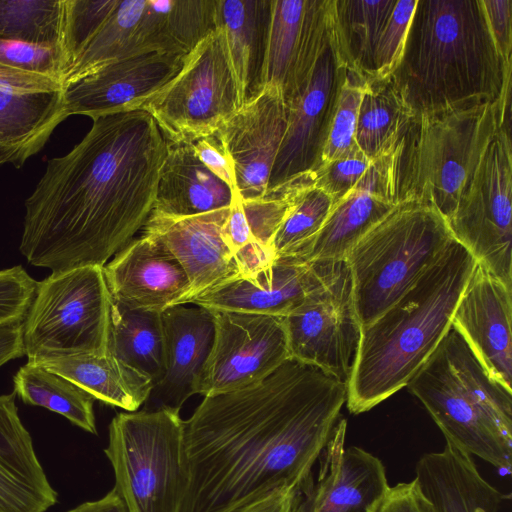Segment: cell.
<instances>
[{"mask_svg":"<svg viewBox=\"0 0 512 512\" xmlns=\"http://www.w3.org/2000/svg\"><path fill=\"white\" fill-rule=\"evenodd\" d=\"M347 68L333 25L329 41L306 83L286 103V131L268 189L297 175L315 171L320 166Z\"/></svg>","mask_w":512,"mask_h":512,"instance_id":"5bb4252c","label":"cell"},{"mask_svg":"<svg viewBox=\"0 0 512 512\" xmlns=\"http://www.w3.org/2000/svg\"><path fill=\"white\" fill-rule=\"evenodd\" d=\"M333 29V0H271L262 87L289 102L306 83Z\"/></svg>","mask_w":512,"mask_h":512,"instance_id":"9a60e30c","label":"cell"},{"mask_svg":"<svg viewBox=\"0 0 512 512\" xmlns=\"http://www.w3.org/2000/svg\"><path fill=\"white\" fill-rule=\"evenodd\" d=\"M175 305L161 312L164 333V374L145 402L146 410L180 411L199 394L215 335L213 311L202 306Z\"/></svg>","mask_w":512,"mask_h":512,"instance_id":"cb8c5ba5","label":"cell"},{"mask_svg":"<svg viewBox=\"0 0 512 512\" xmlns=\"http://www.w3.org/2000/svg\"><path fill=\"white\" fill-rule=\"evenodd\" d=\"M447 223L477 263L512 286V140L499 127Z\"/></svg>","mask_w":512,"mask_h":512,"instance_id":"30bf717a","label":"cell"},{"mask_svg":"<svg viewBox=\"0 0 512 512\" xmlns=\"http://www.w3.org/2000/svg\"><path fill=\"white\" fill-rule=\"evenodd\" d=\"M476 263L453 239L412 288L362 327L347 384L346 403L351 413L368 411L406 387L451 327Z\"/></svg>","mask_w":512,"mask_h":512,"instance_id":"277c9868","label":"cell"},{"mask_svg":"<svg viewBox=\"0 0 512 512\" xmlns=\"http://www.w3.org/2000/svg\"><path fill=\"white\" fill-rule=\"evenodd\" d=\"M152 52L109 63L64 86L67 117L100 116L140 110L180 71L183 58Z\"/></svg>","mask_w":512,"mask_h":512,"instance_id":"d6986e66","label":"cell"},{"mask_svg":"<svg viewBox=\"0 0 512 512\" xmlns=\"http://www.w3.org/2000/svg\"><path fill=\"white\" fill-rule=\"evenodd\" d=\"M346 398L347 384L293 358L255 385L205 396L184 421L180 512H236L280 488L302 493Z\"/></svg>","mask_w":512,"mask_h":512,"instance_id":"6da1fadb","label":"cell"},{"mask_svg":"<svg viewBox=\"0 0 512 512\" xmlns=\"http://www.w3.org/2000/svg\"><path fill=\"white\" fill-rule=\"evenodd\" d=\"M67 512H128L116 490L113 488L104 497L84 502Z\"/></svg>","mask_w":512,"mask_h":512,"instance_id":"681fc988","label":"cell"},{"mask_svg":"<svg viewBox=\"0 0 512 512\" xmlns=\"http://www.w3.org/2000/svg\"><path fill=\"white\" fill-rule=\"evenodd\" d=\"M212 311L214 343L199 394L205 397L255 385L290 358L284 317Z\"/></svg>","mask_w":512,"mask_h":512,"instance_id":"4fadbf2b","label":"cell"},{"mask_svg":"<svg viewBox=\"0 0 512 512\" xmlns=\"http://www.w3.org/2000/svg\"><path fill=\"white\" fill-rule=\"evenodd\" d=\"M375 160V159H374ZM359 148L326 164L314 172L315 184L339 201L362 179L373 163Z\"/></svg>","mask_w":512,"mask_h":512,"instance_id":"b9f144b4","label":"cell"},{"mask_svg":"<svg viewBox=\"0 0 512 512\" xmlns=\"http://www.w3.org/2000/svg\"><path fill=\"white\" fill-rule=\"evenodd\" d=\"M334 203L332 196L315 183L305 189L273 238L274 257L302 258L321 230Z\"/></svg>","mask_w":512,"mask_h":512,"instance_id":"8d00e7d4","label":"cell"},{"mask_svg":"<svg viewBox=\"0 0 512 512\" xmlns=\"http://www.w3.org/2000/svg\"><path fill=\"white\" fill-rule=\"evenodd\" d=\"M377 512H434L417 482L398 483L389 488Z\"/></svg>","mask_w":512,"mask_h":512,"instance_id":"bcb514c9","label":"cell"},{"mask_svg":"<svg viewBox=\"0 0 512 512\" xmlns=\"http://www.w3.org/2000/svg\"><path fill=\"white\" fill-rule=\"evenodd\" d=\"M271 0H216L217 26L223 28L240 107L262 89V68Z\"/></svg>","mask_w":512,"mask_h":512,"instance_id":"f1b7e54d","label":"cell"},{"mask_svg":"<svg viewBox=\"0 0 512 512\" xmlns=\"http://www.w3.org/2000/svg\"><path fill=\"white\" fill-rule=\"evenodd\" d=\"M146 11L147 0H118L113 11L63 76V85L109 63L156 52Z\"/></svg>","mask_w":512,"mask_h":512,"instance_id":"4dcf8cb0","label":"cell"},{"mask_svg":"<svg viewBox=\"0 0 512 512\" xmlns=\"http://www.w3.org/2000/svg\"><path fill=\"white\" fill-rule=\"evenodd\" d=\"M498 127L496 104L413 119L400 139L399 202H427L448 222Z\"/></svg>","mask_w":512,"mask_h":512,"instance_id":"8992f818","label":"cell"},{"mask_svg":"<svg viewBox=\"0 0 512 512\" xmlns=\"http://www.w3.org/2000/svg\"><path fill=\"white\" fill-rule=\"evenodd\" d=\"M37 364L66 378L94 399L127 412L137 411L153 388L147 376L108 352L60 357Z\"/></svg>","mask_w":512,"mask_h":512,"instance_id":"f546056e","label":"cell"},{"mask_svg":"<svg viewBox=\"0 0 512 512\" xmlns=\"http://www.w3.org/2000/svg\"><path fill=\"white\" fill-rule=\"evenodd\" d=\"M117 2L118 0H64L61 40L65 68L63 76L113 11Z\"/></svg>","mask_w":512,"mask_h":512,"instance_id":"f35d334b","label":"cell"},{"mask_svg":"<svg viewBox=\"0 0 512 512\" xmlns=\"http://www.w3.org/2000/svg\"><path fill=\"white\" fill-rule=\"evenodd\" d=\"M16 394L0 395V512H46L57 503L18 414Z\"/></svg>","mask_w":512,"mask_h":512,"instance_id":"484cf974","label":"cell"},{"mask_svg":"<svg viewBox=\"0 0 512 512\" xmlns=\"http://www.w3.org/2000/svg\"><path fill=\"white\" fill-rule=\"evenodd\" d=\"M367 84L365 79L347 68L322 152L320 166L358 149L356 143L357 120Z\"/></svg>","mask_w":512,"mask_h":512,"instance_id":"74e56055","label":"cell"},{"mask_svg":"<svg viewBox=\"0 0 512 512\" xmlns=\"http://www.w3.org/2000/svg\"><path fill=\"white\" fill-rule=\"evenodd\" d=\"M412 120L386 80L369 82L359 108L357 146L374 160L397 143Z\"/></svg>","mask_w":512,"mask_h":512,"instance_id":"e575fe53","label":"cell"},{"mask_svg":"<svg viewBox=\"0 0 512 512\" xmlns=\"http://www.w3.org/2000/svg\"><path fill=\"white\" fill-rule=\"evenodd\" d=\"M13 392L24 403L58 413L83 430L97 434L95 399L66 378L27 362L13 377Z\"/></svg>","mask_w":512,"mask_h":512,"instance_id":"836d02e7","label":"cell"},{"mask_svg":"<svg viewBox=\"0 0 512 512\" xmlns=\"http://www.w3.org/2000/svg\"><path fill=\"white\" fill-rule=\"evenodd\" d=\"M36 284L21 265L0 270V324L23 321Z\"/></svg>","mask_w":512,"mask_h":512,"instance_id":"7bdbcfd3","label":"cell"},{"mask_svg":"<svg viewBox=\"0 0 512 512\" xmlns=\"http://www.w3.org/2000/svg\"><path fill=\"white\" fill-rule=\"evenodd\" d=\"M233 194L197 157L192 143L167 141L152 212L187 217L228 208Z\"/></svg>","mask_w":512,"mask_h":512,"instance_id":"83f0119b","label":"cell"},{"mask_svg":"<svg viewBox=\"0 0 512 512\" xmlns=\"http://www.w3.org/2000/svg\"><path fill=\"white\" fill-rule=\"evenodd\" d=\"M24 356L22 321L0 324V367L10 360Z\"/></svg>","mask_w":512,"mask_h":512,"instance_id":"7dc6e473","label":"cell"},{"mask_svg":"<svg viewBox=\"0 0 512 512\" xmlns=\"http://www.w3.org/2000/svg\"><path fill=\"white\" fill-rule=\"evenodd\" d=\"M397 0H333V25L347 67L375 80V54Z\"/></svg>","mask_w":512,"mask_h":512,"instance_id":"1f68e13d","label":"cell"},{"mask_svg":"<svg viewBox=\"0 0 512 512\" xmlns=\"http://www.w3.org/2000/svg\"><path fill=\"white\" fill-rule=\"evenodd\" d=\"M446 443L510 471L512 425L490 411L458 378L440 344L406 385Z\"/></svg>","mask_w":512,"mask_h":512,"instance_id":"7c38bea8","label":"cell"},{"mask_svg":"<svg viewBox=\"0 0 512 512\" xmlns=\"http://www.w3.org/2000/svg\"><path fill=\"white\" fill-rule=\"evenodd\" d=\"M322 262L275 258L267 267L201 293L187 304L210 310L285 317L318 284Z\"/></svg>","mask_w":512,"mask_h":512,"instance_id":"d4e9b609","label":"cell"},{"mask_svg":"<svg viewBox=\"0 0 512 512\" xmlns=\"http://www.w3.org/2000/svg\"><path fill=\"white\" fill-rule=\"evenodd\" d=\"M66 118L61 79L0 65V166L22 167Z\"/></svg>","mask_w":512,"mask_h":512,"instance_id":"e0dca14e","label":"cell"},{"mask_svg":"<svg viewBox=\"0 0 512 512\" xmlns=\"http://www.w3.org/2000/svg\"><path fill=\"white\" fill-rule=\"evenodd\" d=\"M104 453L128 512H180L188 474L179 411L118 413L109 425Z\"/></svg>","mask_w":512,"mask_h":512,"instance_id":"52a82bcc","label":"cell"},{"mask_svg":"<svg viewBox=\"0 0 512 512\" xmlns=\"http://www.w3.org/2000/svg\"><path fill=\"white\" fill-rule=\"evenodd\" d=\"M239 108L225 32L217 26L140 110L152 116L167 141L194 143L215 134Z\"/></svg>","mask_w":512,"mask_h":512,"instance_id":"9c48e42d","label":"cell"},{"mask_svg":"<svg viewBox=\"0 0 512 512\" xmlns=\"http://www.w3.org/2000/svg\"><path fill=\"white\" fill-rule=\"evenodd\" d=\"M199 160L232 191L238 194L233 163L216 133L192 143Z\"/></svg>","mask_w":512,"mask_h":512,"instance_id":"ee69618b","label":"cell"},{"mask_svg":"<svg viewBox=\"0 0 512 512\" xmlns=\"http://www.w3.org/2000/svg\"><path fill=\"white\" fill-rule=\"evenodd\" d=\"M111 300L130 309L163 312L185 304L190 294L188 277L169 250L142 233L103 267Z\"/></svg>","mask_w":512,"mask_h":512,"instance_id":"7402d4cb","label":"cell"},{"mask_svg":"<svg viewBox=\"0 0 512 512\" xmlns=\"http://www.w3.org/2000/svg\"><path fill=\"white\" fill-rule=\"evenodd\" d=\"M290 358L348 384L362 326L347 260L323 261L318 284L284 317Z\"/></svg>","mask_w":512,"mask_h":512,"instance_id":"8fae6325","label":"cell"},{"mask_svg":"<svg viewBox=\"0 0 512 512\" xmlns=\"http://www.w3.org/2000/svg\"><path fill=\"white\" fill-rule=\"evenodd\" d=\"M107 352L156 385L165 361L161 312L130 309L111 300Z\"/></svg>","mask_w":512,"mask_h":512,"instance_id":"d6a6232c","label":"cell"},{"mask_svg":"<svg viewBox=\"0 0 512 512\" xmlns=\"http://www.w3.org/2000/svg\"><path fill=\"white\" fill-rule=\"evenodd\" d=\"M347 422L339 417L318 461L317 479L295 496L292 512H377L390 486L379 458L345 446Z\"/></svg>","mask_w":512,"mask_h":512,"instance_id":"2e32d148","label":"cell"},{"mask_svg":"<svg viewBox=\"0 0 512 512\" xmlns=\"http://www.w3.org/2000/svg\"><path fill=\"white\" fill-rule=\"evenodd\" d=\"M400 139L373 161L351 191L334 203L301 259L308 262L346 259L358 241L399 203L396 170Z\"/></svg>","mask_w":512,"mask_h":512,"instance_id":"ffe728a7","label":"cell"},{"mask_svg":"<svg viewBox=\"0 0 512 512\" xmlns=\"http://www.w3.org/2000/svg\"><path fill=\"white\" fill-rule=\"evenodd\" d=\"M412 119L498 105L512 88L482 0H417L401 58L386 79Z\"/></svg>","mask_w":512,"mask_h":512,"instance_id":"3957f363","label":"cell"},{"mask_svg":"<svg viewBox=\"0 0 512 512\" xmlns=\"http://www.w3.org/2000/svg\"><path fill=\"white\" fill-rule=\"evenodd\" d=\"M453 239L447 221L431 204L414 198L397 203L346 257L361 326L412 288Z\"/></svg>","mask_w":512,"mask_h":512,"instance_id":"5b68a950","label":"cell"},{"mask_svg":"<svg viewBox=\"0 0 512 512\" xmlns=\"http://www.w3.org/2000/svg\"><path fill=\"white\" fill-rule=\"evenodd\" d=\"M296 492L280 488L236 512H292Z\"/></svg>","mask_w":512,"mask_h":512,"instance_id":"c3c4849f","label":"cell"},{"mask_svg":"<svg viewBox=\"0 0 512 512\" xmlns=\"http://www.w3.org/2000/svg\"><path fill=\"white\" fill-rule=\"evenodd\" d=\"M111 297L103 267L51 272L37 282L22 321L30 363L79 354L107 353Z\"/></svg>","mask_w":512,"mask_h":512,"instance_id":"ba28073f","label":"cell"},{"mask_svg":"<svg viewBox=\"0 0 512 512\" xmlns=\"http://www.w3.org/2000/svg\"><path fill=\"white\" fill-rule=\"evenodd\" d=\"M83 139L50 159L25 200L19 250L59 272L104 267L150 216L167 140L143 110L92 119Z\"/></svg>","mask_w":512,"mask_h":512,"instance_id":"7a4b0ae2","label":"cell"},{"mask_svg":"<svg viewBox=\"0 0 512 512\" xmlns=\"http://www.w3.org/2000/svg\"><path fill=\"white\" fill-rule=\"evenodd\" d=\"M287 126L281 90L265 85L216 132L233 163L243 202L262 198Z\"/></svg>","mask_w":512,"mask_h":512,"instance_id":"ac0fdd59","label":"cell"},{"mask_svg":"<svg viewBox=\"0 0 512 512\" xmlns=\"http://www.w3.org/2000/svg\"><path fill=\"white\" fill-rule=\"evenodd\" d=\"M512 286L479 263L456 306L452 326L460 333L488 373L511 389Z\"/></svg>","mask_w":512,"mask_h":512,"instance_id":"603a6c76","label":"cell"},{"mask_svg":"<svg viewBox=\"0 0 512 512\" xmlns=\"http://www.w3.org/2000/svg\"><path fill=\"white\" fill-rule=\"evenodd\" d=\"M495 44L506 62H512V1L482 0Z\"/></svg>","mask_w":512,"mask_h":512,"instance_id":"f6af8a7d","label":"cell"},{"mask_svg":"<svg viewBox=\"0 0 512 512\" xmlns=\"http://www.w3.org/2000/svg\"><path fill=\"white\" fill-rule=\"evenodd\" d=\"M64 0H0V39L61 49Z\"/></svg>","mask_w":512,"mask_h":512,"instance_id":"d590c367","label":"cell"},{"mask_svg":"<svg viewBox=\"0 0 512 512\" xmlns=\"http://www.w3.org/2000/svg\"><path fill=\"white\" fill-rule=\"evenodd\" d=\"M229 207L212 212L172 217L151 212L143 233L159 240L184 269L193 297L241 276L228 247L223 227Z\"/></svg>","mask_w":512,"mask_h":512,"instance_id":"44dd1931","label":"cell"},{"mask_svg":"<svg viewBox=\"0 0 512 512\" xmlns=\"http://www.w3.org/2000/svg\"><path fill=\"white\" fill-rule=\"evenodd\" d=\"M0 65L61 80L65 70L59 47L3 39H0Z\"/></svg>","mask_w":512,"mask_h":512,"instance_id":"ab89813d","label":"cell"},{"mask_svg":"<svg viewBox=\"0 0 512 512\" xmlns=\"http://www.w3.org/2000/svg\"><path fill=\"white\" fill-rule=\"evenodd\" d=\"M414 479L434 512H498L503 500L472 457L449 443L420 457Z\"/></svg>","mask_w":512,"mask_h":512,"instance_id":"4316f807","label":"cell"},{"mask_svg":"<svg viewBox=\"0 0 512 512\" xmlns=\"http://www.w3.org/2000/svg\"><path fill=\"white\" fill-rule=\"evenodd\" d=\"M417 0H397L375 54V80L385 81L397 66Z\"/></svg>","mask_w":512,"mask_h":512,"instance_id":"60d3db41","label":"cell"}]
</instances>
